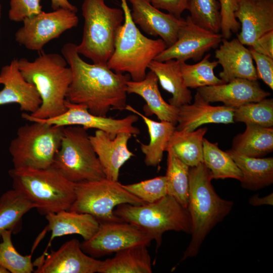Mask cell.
Segmentation results:
<instances>
[{"label":"cell","mask_w":273,"mask_h":273,"mask_svg":"<svg viewBox=\"0 0 273 273\" xmlns=\"http://www.w3.org/2000/svg\"><path fill=\"white\" fill-rule=\"evenodd\" d=\"M180 64V61L174 59L164 62L153 60L148 66L162 87L172 95L169 103L178 108L191 103L193 99L191 90L185 84Z\"/></svg>","instance_id":"obj_25"},{"label":"cell","mask_w":273,"mask_h":273,"mask_svg":"<svg viewBox=\"0 0 273 273\" xmlns=\"http://www.w3.org/2000/svg\"><path fill=\"white\" fill-rule=\"evenodd\" d=\"M210 54L206 55L198 63L192 65L180 61L181 74L188 88H198L225 83L215 75L214 69L218 64L217 61H210Z\"/></svg>","instance_id":"obj_34"},{"label":"cell","mask_w":273,"mask_h":273,"mask_svg":"<svg viewBox=\"0 0 273 273\" xmlns=\"http://www.w3.org/2000/svg\"><path fill=\"white\" fill-rule=\"evenodd\" d=\"M127 94H134L146 102L144 111L147 115H155L160 121L177 124L178 108L167 103L162 98L158 87V80L155 74L150 70L141 81L128 80Z\"/></svg>","instance_id":"obj_23"},{"label":"cell","mask_w":273,"mask_h":273,"mask_svg":"<svg viewBox=\"0 0 273 273\" xmlns=\"http://www.w3.org/2000/svg\"><path fill=\"white\" fill-rule=\"evenodd\" d=\"M243 133L233 141V150L245 156L261 158L273 151V127L246 124Z\"/></svg>","instance_id":"obj_29"},{"label":"cell","mask_w":273,"mask_h":273,"mask_svg":"<svg viewBox=\"0 0 273 273\" xmlns=\"http://www.w3.org/2000/svg\"><path fill=\"white\" fill-rule=\"evenodd\" d=\"M1 5L0 4V19H1Z\"/></svg>","instance_id":"obj_47"},{"label":"cell","mask_w":273,"mask_h":273,"mask_svg":"<svg viewBox=\"0 0 273 273\" xmlns=\"http://www.w3.org/2000/svg\"><path fill=\"white\" fill-rule=\"evenodd\" d=\"M197 92L209 103L220 102L234 108L248 103L258 102L270 95L261 87L257 80L242 78L199 87Z\"/></svg>","instance_id":"obj_20"},{"label":"cell","mask_w":273,"mask_h":273,"mask_svg":"<svg viewBox=\"0 0 273 273\" xmlns=\"http://www.w3.org/2000/svg\"><path fill=\"white\" fill-rule=\"evenodd\" d=\"M203 163L210 171L212 179L233 178L240 181L242 174L227 152L221 150L217 143L206 139L203 142Z\"/></svg>","instance_id":"obj_32"},{"label":"cell","mask_w":273,"mask_h":273,"mask_svg":"<svg viewBox=\"0 0 273 273\" xmlns=\"http://www.w3.org/2000/svg\"><path fill=\"white\" fill-rule=\"evenodd\" d=\"M81 10L84 23L77 51L93 63L107 64L114 51L117 30L124 21L123 11L109 7L105 0H83Z\"/></svg>","instance_id":"obj_6"},{"label":"cell","mask_w":273,"mask_h":273,"mask_svg":"<svg viewBox=\"0 0 273 273\" xmlns=\"http://www.w3.org/2000/svg\"><path fill=\"white\" fill-rule=\"evenodd\" d=\"M256 65L258 79H261L271 90L273 89V58L249 49Z\"/></svg>","instance_id":"obj_40"},{"label":"cell","mask_w":273,"mask_h":273,"mask_svg":"<svg viewBox=\"0 0 273 273\" xmlns=\"http://www.w3.org/2000/svg\"><path fill=\"white\" fill-rule=\"evenodd\" d=\"M51 167L74 184L106 178L87 129L80 126L64 127L61 145Z\"/></svg>","instance_id":"obj_8"},{"label":"cell","mask_w":273,"mask_h":273,"mask_svg":"<svg viewBox=\"0 0 273 273\" xmlns=\"http://www.w3.org/2000/svg\"><path fill=\"white\" fill-rule=\"evenodd\" d=\"M251 49L254 51L273 58V30L259 37Z\"/></svg>","instance_id":"obj_42"},{"label":"cell","mask_w":273,"mask_h":273,"mask_svg":"<svg viewBox=\"0 0 273 273\" xmlns=\"http://www.w3.org/2000/svg\"><path fill=\"white\" fill-rule=\"evenodd\" d=\"M132 134L125 132L112 138L101 130H96L89 139L103 169L106 178L118 181L121 167L134 156L128 148Z\"/></svg>","instance_id":"obj_19"},{"label":"cell","mask_w":273,"mask_h":273,"mask_svg":"<svg viewBox=\"0 0 273 273\" xmlns=\"http://www.w3.org/2000/svg\"><path fill=\"white\" fill-rule=\"evenodd\" d=\"M207 131L206 127L192 131L175 129L167 147H170L177 157L190 167L195 166L203 162V142Z\"/></svg>","instance_id":"obj_30"},{"label":"cell","mask_w":273,"mask_h":273,"mask_svg":"<svg viewBox=\"0 0 273 273\" xmlns=\"http://www.w3.org/2000/svg\"><path fill=\"white\" fill-rule=\"evenodd\" d=\"M241 170L243 188L257 191L273 183V157H250L232 149L226 151Z\"/></svg>","instance_id":"obj_27"},{"label":"cell","mask_w":273,"mask_h":273,"mask_svg":"<svg viewBox=\"0 0 273 273\" xmlns=\"http://www.w3.org/2000/svg\"><path fill=\"white\" fill-rule=\"evenodd\" d=\"M249 203L252 206H258L263 205H273V194L271 193L263 197L254 195L249 199Z\"/></svg>","instance_id":"obj_43"},{"label":"cell","mask_w":273,"mask_h":273,"mask_svg":"<svg viewBox=\"0 0 273 273\" xmlns=\"http://www.w3.org/2000/svg\"><path fill=\"white\" fill-rule=\"evenodd\" d=\"M0 84L4 86L0 90V106L16 103L20 106L21 111L29 114L40 106L39 94L35 85L26 80L21 74L18 59H14L9 65L2 68Z\"/></svg>","instance_id":"obj_18"},{"label":"cell","mask_w":273,"mask_h":273,"mask_svg":"<svg viewBox=\"0 0 273 273\" xmlns=\"http://www.w3.org/2000/svg\"><path fill=\"white\" fill-rule=\"evenodd\" d=\"M125 110L141 117L146 124L150 141L148 144L140 142V148L145 155V164L148 166H158L162 160L163 153L166 151L170 138L175 130V125L168 121H154L129 105H126Z\"/></svg>","instance_id":"obj_26"},{"label":"cell","mask_w":273,"mask_h":273,"mask_svg":"<svg viewBox=\"0 0 273 273\" xmlns=\"http://www.w3.org/2000/svg\"><path fill=\"white\" fill-rule=\"evenodd\" d=\"M167 152L166 175L167 195L187 209L189 196L190 167L180 160L170 147Z\"/></svg>","instance_id":"obj_31"},{"label":"cell","mask_w":273,"mask_h":273,"mask_svg":"<svg viewBox=\"0 0 273 273\" xmlns=\"http://www.w3.org/2000/svg\"><path fill=\"white\" fill-rule=\"evenodd\" d=\"M74 190L75 198L69 210L89 214L100 223L122 221L114 213L119 205L145 203L118 181L106 178L74 184Z\"/></svg>","instance_id":"obj_10"},{"label":"cell","mask_w":273,"mask_h":273,"mask_svg":"<svg viewBox=\"0 0 273 273\" xmlns=\"http://www.w3.org/2000/svg\"><path fill=\"white\" fill-rule=\"evenodd\" d=\"M222 39L221 34L211 32L197 26L188 16L179 31L176 42L158 54L154 60L198 61L206 52L217 46Z\"/></svg>","instance_id":"obj_14"},{"label":"cell","mask_w":273,"mask_h":273,"mask_svg":"<svg viewBox=\"0 0 273 273\" xmlns=\"http://www.w3.org/2000/svg\"><path fill=\"white\" fill-rule=\"evenodd\" d=\"M101 260L85 253L76 239L65 242L57 250H51L44 258L42 255L34 265L35 273H95L98 272Z\"/></svg>","instance_id":"obj_15"},{"label":"cell","mask_w":273,"mask_h":273,"mask_svg":"<svg viewBox=\"0 0 273 273\" xmlns=\"http://www.w3.org/2000/svg\"><path fill=\"white\" fill-rule=\"evenodd\" d=\"M67 65L63 56L42 51L33 61L26 58L18 59L21 74L35 85L41 100L38 110L29 114L31 117L48 119L66 111V95L72 79L71 70Z\"/></svg>","instance_id":"obj_3"},{"label":"cell","mask_w":273,"mask_h":273,"mask_svg":"<svg viewBox=\"0 0 273 273\" xmlns=\"http://www.w3.org/2000/svg\"><path fill=\"white\" fill-rule=\"evenodd\" d=\"M35 205L20 192L8 191L0 198V233L4 230L13 232L23 215Z\"/></svg>","instance_id":"obj_33"},{"label":"cell","mask_w":273,"mask_h":273,"mask_svg":"<svg viewBox=\"0 0 273 273\" xmlns=\"http://www.w3.org/2000/svg\"><path fill=\"white\" fill-rule=\"evenodd\" d=\"M48 224L46 231L51 232L50 243L55 238L78 235L84 241L90 239L99 229L100 222L92 215L70 210L46 215Z\"/></svg>","instance_id":"obj_24"},{"label":"cell","mask_w":273,"mask_h":273,"mask_svg":"<svg viewBox=\"0 0 273 273\" xmlns=\"http://www.w3.org/2000/svg\"><path fill=\"white\" fill-rule=\"evenodd\" d=\"M115 215L149 235L160 247L167 231L190 234L191 223L187 208L173 197L166 195L152 203L122 204L114 210Z\"/></svg>","instance_id":"obj_7"},{"label":"cell","mask_w":273,"mask_h":273,"mask_svg":"<svg viewBox=\"0 0 273 273\" xmlns=\"http://www.w3.org/2000/svg\"><path fill=\"white\" fill-rule=\"evenodd\" d=\"M76 12L59 8L25 18L23 25L16 32L15 40L31 51L41 52L50 41L65 31L75 27L78 23Z\"/></svg>","instance_id":"obj_11"},{"label":"cell","mask_w":273,"mask_h":273,"mask_svg":"<svg viewBox=\"0 0 273 273\" xmlns=\"http://www.w3.org/2000/svg\"><path fill=\"white\" fill-rule=\"evenodd\" d=\"M131 4V17L147 34L160 36L167 47L177 40L179 31L185 19L166 14L154 7L150 0H127Z\"/></svg>","instance_id":"obj_16"},{"label":"cell","mask_w":273,"mask_h":273,"mask_svg":"<svg viewBox=\"0 0 273 273\" xmlns=\"http://www.w3.org/2000/svg\"><path fill=\"white\" fill-rule=\"evenodd\" d=\"M147 246L136 245L121 250L102 261L99 273H151V258Z\"/></svg>","instance_id":"obj_28"},{"label":"cell","mask_w":273,"mask_h":273,"mask_svg":"<svg viewBox=\"0 0 273 273\" xmlns=\"http://www.w3.org/2000/svg\"><path fill=\"white\" fill-rule=\"evenodd\" d=\"M12 231L4 230L0 233V266L12 273H31L34 271L31 255H22L14 246L11 234Z\"/></svg>","instance_id":"obj_36"},{"label":"cell","mask_w":273,"mask_h":273,"mask_svg":"<svg viewBox=\"0 0 273 273\" xmlns=\"http://www.w3.org/2000/svg\"><path fill=\"white\" fill-rule=\"evenodd\" d=\"M40 0H10L9 18L10 20L20 22L27 17L40 13Z\"/></svg>","instance_id":"obj_39"},{"label":"cell","mask_w":273,"mask_h":273,"mask_svg":"<svg viewBox=\"0 0 273 273\" xmlns=\"http://www.w3.org/2000/svg\"><path fill=\"white\" fill-rule=\"evenodd\" d=\"M150 2L156 8L165 10L169 14L180 18L184 11L188 10L190 0H150Z\"/></svg>","instance_id":"obj_41"},{"label":"cell","mask_w":273,"mask_h":273,"mask_svg":"<svg viewBox=\"0 0 273 273\" xmlns=\"http://www.w3.org/2000/svg\"><path fill=\"white\" fill-rule=\"evenodd\" d=\"M220 6L223 8L230 7L233 5L232 0H219Z\"/></svg>","instance_id":"obj_45"},{"label":"cell","mask_w":273,"mask_h":273,"mask_svg":"<svg viewBox=\"0 0 273 273\" xmlns=\"http://www.w3.org/2000/svg\"><path fill=\"white\" fill-rule=\"evenodd\" d=\"M66 111L57 117L48 119H37L31 117L27 113H23L22 118L30 122L40 121L51 125L65 127L78 125L86 129H96L108 133L112 138L120 132H125L136 136L140 133V129L133 124L139 116L130 114L121 119H114L107 116H100L91 113L82 105L69 102L66 100Z\"/></svg>","instance_id":"obj_12"},{"label":"cell","mask_w":273,"mask_h":273,"mask_svg":"<svg viewBox=\"0 0 273 273\" xmlns=\"http://www.w3.org/2000/svg\"><path fill=\"white\" fill-rule=\"evenodd\" d=\"M120 1L124 23L117 30L114 51L107 65L116 73H128L133 81H141L146 76L149 64L167 46L161 38L143 35L131 18L127 0Z\"/></svg>","instance_id":"obj_5"},{"label":"cell","mask_w":273,"mask_h":273,"mask_svg":"<svg viewBox=\"0 0 273 273\" xmlns=\"http://www.w3.org/2000/svg\"><path fill=\"white\" fill-rule=\"evenodd\" d=\"M153 240L146 233L123 221L100 222L94 235L80 243L83 251L98 258L132 246H148Z\"/></svg>","instance_id":"obj_13"},{"label":"cell","mask_w":273,"mask_h":273,"mask_svg":"<svg viewBox=\"0 0 273 273\" xmlns=\"http://www.w3.org/2000/svg\"><path fill=\"white\" fill-rule=\"evenodd\" d=\"M51 7L53 10L59 8H64L71 10L75 12L77 11V8L72 5L68 0H51Z\"/></svg>","instance_id":"obj_44"},{"label":"cell","mask_w":273,"mask_h":273,"mask_svg":"<svg viewBox=\"0 0 273 273\" xmlns=\"http://www.w3.org/2000/svg\"><path fill=\"white\" fill-rule=\"evenodd\" d=\"M221 42L215 52V57L222 69L219 74L220 78L225 83L237 78L257 80L258 75L250 50L237 38H223Z\"/></svg>","instance_id":"obj_21"},{"label":"cell","mask_w":273,"mask_h":273,"mask_svg":"<svg viewBox=\"0 0 273 273\" xmlns=\"http://www.w3.org/2000/svg\"><path fill=\"white\" fill-rule=\"evenodd\" d=\"M76 46L68 42L61 49L72 72L66 100L84 105L91 113L100 116H107L111 110H125L130 76L116 73L107 64L86 63L80 58Z\"/></svg>","instance_id":"obj_1"},{"label":"cell","mask_w":273,"mask_h":273,"mask_svg":"<svg viewBox=\"0 0 273 273\" xmlns=\"http://www.w3.org/2000/svg\"><path fill=\"white\" fill-rule=\"evenodd\" d=\"M20 126L9 148L15 168L51 167L59 150L64 127L33 121Z\"/></svg>","instance_id":"obj_9"},{"label":"cell","mask_w":273,"mask_h":273,"mask_svg":"<svg viewBox=\"0 0 273 273\" xmlns=\"http://www.w3.org/2000/svg\"><path fill=\"white\" fill-rule=\"evenodd\" d=\"M235 122H244L265 127L273 126V100L265 98L235 108Z\"/></svg>","instance_id":"obj_35"},{"label":"cell","mask_w":273,"mask_h":273,"mask_svg":"<svg viewBox=\"0 0 273 273\" xmlns=\"http://www.w3.org/2000/svg\"><path fill=\"white\" fill-rule=\"evenodd\" d=\"M220 5L216 0H190L188 10L193 22L213 33L220 30Z\"/></svg>","instance_id":"obj_37"},{"label":"cell","mask_w":273,"mask_h":273,"mask_svg":"<svg viewBox=\"0 0 273 273\" xmlns=\"http://www.w3.org/2000/svg\"><path fill=\"white\" fill-rule=\"evenodd\" d=\"M234 14L241 26L237 39L244 45L251 47L273 30V0H239Z\"/></svg>","instance_id":"obj_17"},{"label":"cell","mask_w":273,"mask_h":273,"mask_svg":"<svg viewBox=\"0 0 273 273\" xmlns=\"http://www.w3.org/2000/svg\"><path fill=\"white\" fill-rule=\"evenodd\" d=\"M13 188L23 194L42 215L69 210L75 198L74 184L51 167L11 169Z\"/></svg>","instance_id":"obj_4"},{"label":"cell","mask_w":273,"mask_h":273,"mask_svg":"<svg viewBox=\"0 0 273 273\" xmlns=\"http://www.w3.org/2000/svg\"><path fill=\"white\" fill-rule=\"evenodd\" d=\"M239 1V0H232L233 1V5H234V6L235 7V10L236 9V7H237V2ZM246 1H260V0H246Z\"/></svg>","instance_id":"obj_46"},{"label":"cell","mask_w":273,"mask_h":273,"mask_svg":"<svg viewBox=\"0 0 273 273\" xmlns=\"http://www.w3.org/2000/svg\"><path fill=\"white\" fill-rule=\"evenodd\" d=\"M212 177L203 163L190 167L187 210L190 217V242L180 261L195 257L212 229L231 212L234 202L223 199L215 192Z\"/></svg>","instance_id":"obj_2"},{"label":"cell","mask_w":273,"mask_h":273,"mask_svg":"<svg viewBox=\"0 0 273 273\" xmlns=\"http://www.w3.org/2000/svg\"><path fill=\"white\" fill-rule=\"evenodd\" d=\"M130 193L145 203H152L167 195L166 177L157 176L139 183L122 185Z\"/></svg>","instance_id":"obj_38"},{"label":"cell","mask_w":273,"mask_h":273,"mask_svg":"<svg viewBox=\"0 0 273 273\" xmlns=\"http://www.w3.org/2000/svg\"><path fill=\"white\" fill-rule=\"evenodd\" d=\"M175 129L192 131L209 123H234L235 108L225 105L214 106L205 100L197 92L193 104L178 107Z\"/></svg>","instance_id":"obj_22"}]
</instances>
